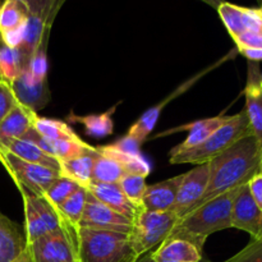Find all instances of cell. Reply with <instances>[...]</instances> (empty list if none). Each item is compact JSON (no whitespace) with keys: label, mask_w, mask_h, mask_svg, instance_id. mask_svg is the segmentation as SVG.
Segmentation results:
<instances>
[{"label":"cell","mask_w":262,"mask_h":262,"mask_svg":"<svg viewBox=\"0 0 262 262\" xmlns=\"http://www.w3.org/2000/svg\"><path fill=\"white\" fill-rule=\"evenodd\" d=\"M209 164V186L197 206L246 186L253 177L261 174L262 143L253 135L247 136Z\"/></svg>","instance_id":"6da1fadb"},{"label":"cell","mask_w":262,"mask_h":262,"mask_svg":"<svg viewBox=\"0 0 262 262\" xmlns=\"http://www.w3.org/2000/svg\"><path fill=\"white\" fill-rule=\"evenodd\" d=\"M241 188L242 187L194 207L178 220L169 238L186 239L201 251L204 250L205 242L210 235L232 228L233 202Z\"/></svg>","instance_id":"7a4b0ae2"},{"label":"cell","mask_w":262,"mask_h":262,"mask_svg":"<svg viewBox=\"0 0 262 262\" xmlns=\"http://www.w3.org/2000/svg\"><path fill=\"white\" fill-rule=\"evenodd\" d=\"M252 135L250 122L245 109L234 115H229V119L220 125L202 145L179 152H170V164H209L224 151L234 146L247 136Z\"/></svg>","instance_id":"3957f363"},{"label":"cell","mask_w":262,"mask_h":262,"mask_svg":"<svg viewBox=\"0 0 262 262\" xmlns=\"http://www.w3.org/2000/svg\"><path fill=\"white\" fill-rule=\"evenodd\" d=\"M78 262H136L138 256L130 245L129 234L112 230L78 228Z\"/></svg>","instance_id":"277c9868"},{"label":"cell","mask_w":262,"mask_h":262,"mask_svg":"<svg viewBox=\"0 0 262 262\" xmlns=\"http://www.w3.org/2000/svg\"><path fill=\"white\" fill-rule=\"evenodd\" d=\"M178 220L179 216L174 211L150 212L141 209L133 219L129 233L130 245L138 258L168 239Z\"/></svg>","instance_id":"5b68a950"},{"label":"cell","mask_w":262,"mask_h":262,"mask_svg":"<svg viewBox=\"0 0 262 262\" xmlns=\"http://www.w3.org/2000/svg\"><path fill=\"white\" fill-rule=\"evenodd\" d=\"M78 229L63 228L48 233L33 242L27 243V252L31 262H74L78 261L77 253Z\"/></svg>","instance_id":"8992f818"},{"label":"cell","mask_w":262,"mask_h":262,"mask_svg":"<svg viewBox=\"0 0 262 262\" xmlns=\"http://www.w3.org/2000/svg\"><path fill=\"white\" fill-rule=\"evenodd\" d=\"M0 161L12 177L15 186L22 187L33 196L42 197L51 184L60 177L54 169L20 160L2 147Z\"/></svg>","instance_id":"52a82bcc"},{"label":"cell","mask_w":262,"mask_h":262,"mask_svg":"<svg viewBox=\"0 0 262 262\" xmlns=\"http://www.w3.org/2000/svg\"><path fill=\"white\" fill-rule=\"evenodd\" d=\"M22 194L25 210L26 242H33L37 238L63 229L64 225L58 211L51 206L45 197L33 196L22 187H17Z\"/></svg>","instance_id":"ba28073f"},{"label":"cell","mask_w":262,"mask_h":262,"mask_svg":"<svg viewBox=\"0 0 262 262\" xmlns=\"http://www.w3.org/2000/svg\"><path fill=\"white\" fill-rule=\"evenodd\" d=\"M28 14L25 23L23 43L19 48L26 69L28 68L31 58L40 45L43 32L50 23L54 22L63 2H40L27 0Z\"/></svg>","instance_id":"9c48e42d"},{"label":"cell","mask_w":262,"mask_h":262,"mask_svg":"<svg viewBox=\"0 0 262 262\" xmlns=\"http://www.w3.org/2000/svg\"><path fill=\"white\" fill-rule=\"evenodd\" d=\"M232 56H234V54L230 53L229 55H227L225 58L220 59V60L217 61V63H215L214 66L207 67V68H205L204 71H201L200 73L194 74L192 78H189L188 81H186L184 83H182L178 89L174 90L171 94H169L168 96L163 100V101H160L158 105H155V106H151L150 109L146 110V112L141 115L140 119H138L137 122H136L135 124L129 128V130H128L127 135L130 136L132 138H135V140L137 141L141 146H142V143L147 140L148 136H150V133L152 132V129L155 128L156 123H158L159 118H160V115H161V112L165 109L166 105H168L170 101H173L174 99H177L178 96H181L182 94H184L187 90L191 89V87L193 86V84L196 83L200 78H202L205 74H207V72L212 71V69H215L216 67H219L220 64H223L225 60H228L229 58H232Z\"/></svg>","instance_id":"30bf717a"},{"label":"cell","mask_w":262,"mask_h":262,"mask_svg":"<svg viewBox=\"0 0 262 262\" xmlns=\"http://www.w3.org/2000/svg\"><path fill=\"white\" fill-rule=\"evenodd\" d=\"M210 179V164L197 165L192 170L182 174L181 183L177 192L173 211L181 219L194 209L206 192Z\"/></svg>","instance_id":"8fae6325"},{"label":"cell","mask_w":262,"mask_h":262,"mask_svg":"<svg viewBox=\"0 0 262 262\" xmlns=\"http://www.w3.org/2000/svg\"><path fill=\"white\" fill-rule=\"evenodd\" d=\"M132 227L133 220L105 206L87 192L86 206H84L83 215L79 222V228L112 230V232L129 234Z\"/></svg>","instance_id":"7c38bea8"},{"label":"cell","mask_w":262,"mask_h":262,"mask_svg":"<svg viewBox=\"0 0 262 262\" xmlns=\"http://www.w3.org/2000/svg\"><path fill=\"white\" fill-rule=\"evenodd\" d=\"M217 13L233 40L246 32L262 33V14L260 9L241 7L230 3H220Z\"/></svg>","instance_id":"4fadbf2b"},{"label":"cell","mask_w":262,"mask_h":262,"mask_svg":"<svg viewBox=\"0 0 262 262\" xmlns=\"http://www.w3.org/2000/svg\"><path fill=\"white\" fill-rule=\"evenodd\" d=\"M18 102L37 113L50 101L48 81H36L28 69H25L12 83Z\"/></svg>","instance_id":"5bb4252c"},{"label":"cell","mask_w":262,"mask_h":262,"mask_svg":"<svg viewBox=\"0 0 262 262\" xmlns=\"http://www.w3.org/2000/svg\"><path fill=\"white\" fill-rule=\"evenodd\" d=\"M262 211L253 201L247 184L241 188L232 207V228L247 232L252 239L257 237Z\"/></svg>","instance_id":"9a60e30c"},{"label":"cell","mask_w":262,"mask_h":262,"mask_svg":"<svg viewBox=\"0 0 262 262\" xmlns=\"http://www.w3.org/2000/svg\"><path fill=\"white\" fill-rule=\"evenodd\" d=\"M260 66L248 61L247 83L245 87V112L250 122L252 135L262 143V91L260 89Z\"/></svg>","instance_id":"2e32d148"},{"label":"cell","mask_w":262,"mask_h":262,"mask_svg":"<svg viewBox=\"0 0 262 262\" xmlns=\"http://www.w3.org/2000/svg\"><path fill=\"white\" fill-rule=\"evenodd\" d=\"M181 179L182 176H178L147 186L141 200V209L150 212L173 211Z\"/></svg>","instance_id":"e0dca14e"},{"label":"cell","mask_w":262,"mask_h":262,"mask_svg":"<svg viewBox=\"0 0 262 262\" xmlns=\"http://www.w3.org/2000/svg\"><path fill=\"white\" fill-rule=\"evenodd\" d=\"M229 119V115L220 114L217 117L207 118V119H201L196 120L193 123H188L186 125H181V127H177L174 129L166 130L163 135L158 136V137H161V136L165 135H171V133L179 132V130H187L188 132V136H187L186 140L181 143V145L176 146L170 152H179V151H187L191 150V148L197 147V146L202 145L220 125L224 124L227 120Z\"/></svg>","instance_id":"ac0fdd59"},{"label":"cell","mask_w":262,"mask_h":262,"mask_svg":"<svg viewBox=\"0 0 262 262\" xmlns=\"http://www.w3.org/2000/svg\"><path fill=\"white\" fill-rule=\"evenodd\" d=\"M26 248V235L18 224L0 211V262H15Z\"/></svg>","instance_id":"d6986e66"},{"label":"cell","mask_w":262,"mask_h":262,"mask_svg":"<svg viewBox=\"0 0 262 262\" xmlns=\"http://www.w3.org/2000/svg\"><path fill=\"white\" fill-rule=\"evenodd\" d=\"M155 262H201L202 251L193 243L179 238H168L150 252Z\"/></svg>","instance_id":"ffe728a7"},{"label":"cell","mask_w":262,"mask_h":262,"mask_svg":"<svg viewBox=\"0 0 262 262\" xmlns=\"http://www.w3.org/2000/svg\"><path fill=\"white\" fill-rule=\"evenodd\" d=\"M86 191L89 192L90 194H92L95 199L99 200L101 204H104L105 206L110 207V209L114 210V211L129 217L130 220L135 219L137 212L141 210V207H137L136 205H133L132 202L124 196V193H123L122 189L119 188L118 184L94 183V182H92V183L87 187Z\"/></svg>","instance_id":"44dd1931"},{"label":"cell","mask_w":262,"mask_h":262,"mask_svg":"<svg viewBox=\"0 0 262 262\" xmlns=\"http://www.w3.org/2000/svg\"><path fill=\"white\" fill-rule=\"evenodd\" d=\"M37 117V113L18 102L0 123V146H4L12 140L22 138L28 130L32 129Z\"/></svg>","instance_id":"7402d4cb"},{"label":"cell","mask_w":262,"mask_h":262,"mask_svg":"<svg viewBox=\"0 0 262 262\" xmlns=\"http://www.w3.org/2000/svg\"><path fill=\"white\" fill-rule=\"evenodd\" d=\"M0 147L4 148L5 151L12 154L15 158L20 159V160L46 166V168L54 169L59 173V161L43 152L33 141L28 140V138L22 137L12 140L5 143L4 146H0Z\"/></svg>","instance_id":"603a6c76"},{"label":"cell","mask_w":262,"mask_h":262,"mask_svg":"<svg viewBox=\"0 0 262 262\" xmlns=\"http://www.w3.org/2000/svg\"><path fill=\"white\" fill-rule=\"evenodd\" d=\"M97 150L78 158L59 161V176L74 182L77 186L86 189L92 183V170H94L95 158Z\"/></svg>","instance_id":"cb8c5ba5"},{"label":"cell","mask_w":262,"mask_h":262,"mask_svg":"<svg viewBox=\"0 0 262 262\" xmlns=\"http://www.w3.org/2000/svg\"><path fill=\"white\" fill-rule=\"evenodd\" d=\"M117 105L109 109L102 114H90L84 117H78V115L72 113L68 117L69 122H78L84 127V132L87 136L94 138H104L107 137L114 130V123H113V114H114Z\"/></svg>","instance_id":"d4e9b609"},{"label":"cell","mask_w":262,"mask_h":262,"mask_svg":"<svg viewBox=\"0 0 262 262\" xmlns=\"http://www.w3.org/2000/svg\"><path fill=\"white\" fill-rule=\"evenodd\" d=\"M87 191L82 187H78L63 204L56 207L58 215L63 222L64 228L78 229L79 222L83 215L84 206H86Z\"/></svg>","instance_id":"484cf974"},{"label":"cell","mask_w":262,"mask_h":262,"mask_svg":"<svg viewBox=\"0 0 262 262\" xmlns=\"http://www.w3.org/2000/svg\"><path fill=\"white\" fill-rule=\"evenodd\" d=\"M27 0H7L0 7V35L23 27L27 19Z\"/></svg>","instance_id":"4316f807"},{"label":"cell","mask_w":262,"mask_h":262,"mask_svg":"<svg viewBox=\"0 0 262 262\" xmlns=\"http://www.w3.org/2000/svg\"><path fill=\"white\" fill-rule=\"evenodd\" d=\"M123 176H125V170L119 161L106 155H102L97 151L94 163V170H92L94 183L117 184Z\"/></svg>","instance_id":"83f0119b"},{"label":"cell","mask_w":262,"mask_h":262,"mask_svg":"<svg viewBox=\"0 0 262 262\" xmlns=\"http://www.w3.org/2000/svg\"><path fill=\"white\" fill-rule=\"evenodd\" d=\"M96 147H92L87 142H84L78 135H74L68 138L53 141V150L51 156L58 161L69 160V159L78 158L86 154L94 152Z\"/></svg>","instance_id":"f1b7e54d"},{"label":"cell","mask_w":262,"mask_h":262,"mask_svg":"<svg viewBox=\"0 0 262 262\" xmlns=\"http://www.w3.org/2000/svg\"><path fill=\"white\" fill-rule=\"evenodd\" d=\"M26 69L19 49H12L0 40V79L10 84Z\"/></svg>","instance_id":"f546056e"},{"label":"cell","mask_w":262,"mask_h":262,"mask_svg":"<svg viewBox=\"0 0 262 262\" xmlns=\"http://www.w3.org/2000/svg\"><path fill=\"white\" fill-rule=\"evenodd\" d=\"M33 129H35L38 135H41L42 137L51 141L68 138L77 135V133L72 129L71 125L67 124L66 122H61V120L58 119H51V118L37 117L35 120V124H33Z\"/></svg>","instance_id":"4dcf8cb0"},{"label":"cell","mask_w":262,"mask_h":262,"mask_svg":"<svg viewBox=\"0 0 262 262\" xmlns=\"http://www.w3.org/2000/svg\"><path fill=\"white\" fill-rule=\"evenodd\" d=\"M51 26H53V23H50L46 27L42 38L40 41V45L36 49L35 54L32 55L30 64H28L27 69L36 81H48V55H46V50H48Z\"/></svg>","instance_id":"1f68e13d"},{"label":"cell","mask_w":262,"mask_h":262,"mask_svg":"<svg viewBox=\"0 0 262 262\" xmlns=\"http://www.w3.org/2000/svg\"><path fill=\"white\" fill-rule=\"evenodd\" d=\"M117 184L122 189L124 196L133 205L141 207V200H142L143 193H145L146 188H147L145 177L136 176V174H125Z\"/></svg>","instance_id":"d6a6232c"},{"label":"cell","mask_w":262,"mask_h":262,"mask_svg":"<svg viewBox=\"0 0 262 262\" xmlns=\"http://www.w3.org/2000/svg\"><path fill=\"white\" fill-rule=\"evenodd\" d=\"M79 186H77L74 182L69 181V179L63 178V177H59L53 184H51L50 188L46 191V193L42 197H45L48 200L49 204L56 209V207L60 206Z\"/></svg>","instance_id":"836d02e7"},{"label":"cell","mask_w":262,"mask_h":262,"mask_svg":"<svg viewBox=\"0 0 262 262\" xmlns=\"http://www.w3.org/2000/svg\"><path fill=\"white\" fill-rule=\"evenodd\" d=\"M17 104L18 100L13 92L12 84L4 79H0V123Z\"/></svg>","instance_id":"e575fe53"},{"label":"cell","mask_w":262,"mask_h":262,"mask_svg":"<svg viewBox=\"0 0 262 262\" xmlns=\"http://www.w3.org/2000/svg\"><path fill=\"white\" fill-rule=\"evenodd\" d=\"M224 262H262V239L251 241L243 250Z\"/></svg>","instance_id":"d590c367"},{"label":"cell","mask_w":262,"mask_h":262,"mask_svg":"<svg viewBox=\"0 0 262 262\" xmlns=\"http://www.w3.org/2000/svg\"><path fill=\"white\" fill-rule=\"evenodd\" d=\"M247 187L253 201L256 202L257 207L262 211V173L253 177L247 183Z\"/></svg>","instance_id":"8d00e7d4"},{"label":"cell","mask_w":262,"mask_h":262,"mask_svg":"<svg viewBox=\"0 0 262 262\" xmlns=\"http://www.w3.org/2000/svg\"><path fill=\"white\" fill-rule=\"evenodd\" d=\"M238 51L252 63L262 61V49H239Z\"/></svg>","instance_id":"74e56055"},{"label":"cell","mask_w":262,"mask_h":262,"mask_svg":"<svg viewBox=\"0 0 262 262\" xmlns=\"http://www.w3.org/2000/svg\"><path fill=\"white\" fill-rule=\"evenodd\" d=\"M136 262H155V261H154L152 258H151L150 253H146V255L141 256V257L138 258V260L136 261ZM201 262H211V261H209V260H206V258H204V260H202Z\"/></svg>","instance_id":"f35d334b"},{"label":"cell","mask_w":262,"mask_h":262,"mask_svg":"<svg viewBox=\"0 0 262 262\" xmlns=\"http://www.w3.org/2000/svg\"><path fill=\"white\" fill-rule=\"evenodd\" d=\"M15 262H31V260H30V257H28L27 252H25Z\"/></svg>","instance_id":"ab89813d"},{"label":"cell","mask_w":262,"mask_h":262,"mask_svg":"<svg viewBox=\"0 0 262 262\" xmlns=\"http://www.w3.org/2000/svg\"><path fill=\"white\" fill-rule=\"evenodd\" d=\"M261 239H262V219H261L260 229H258V233H257V237H256L255 239H252V241H261Z\"/></svg>","instance_id":"60d3db41"},{"label":"cell","mask_w":262,"mask_h":262,"mask_svg":"<svg viewBox=\"0 0 262 262\" xmlns=\"http://www.w3.org/2000/svg\"><path fill=\"white\" fill-rule=\"evenodd\" d=\"M258 83H260V89H261V91H262V72L260 73V82H258Z\"/></svg>","instance_id":"b9f144b4"},{"label":"cell","mask_w":262,"mask_h":262,"mask_svg":"<svg viewBox=\"0 0 262 262\" xmlns=\"http://www.w3.org/2000/svg\"><path fill=\"white\" fill-rule=\"evenodd\" d=\"M258 9H260V12H261V14H262V5H261L260 8H258Z\"/></svg>","instance_id":"7bdbcfd3"},{"label":"cell","mask_w":262,"mask_h":262,"mask_svg":"<svg viewBox=\"0 0 262 262\" xmlns=\"http://www.w3.org/2000/svg\"><path fill=\"white\" fill-rule=\"evenodd\" d=\"M74 262H78V261H74Z\"/></svg>","instance_id":"ee69618b"}]
</instances>
